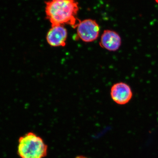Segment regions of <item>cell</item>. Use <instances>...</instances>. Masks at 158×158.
I'll use <instances>...</instances> for the list:
<instances>
[{
	"mask_svg": "<svg viewBox=\"0 0 158 158\" xmlns=\"http://www.w3.org/2000/svg\"><path fill=\"white\" fill-rule=\"evenodd\" d=\"M68 36V32L64 26H52L48 32L46 40L49 45L53 47H64Z\"/></svg>",
	"mask_w": 158,
	"mask_h": 158,
	"instance_id": "5",
	"label": "cell"
},
{
	"mask_svg": "<svg viewBox=\"0 0 158 158\" xmlns=\"http://www.w3.org/2000/svg\"><path fill=\"white\" fill-rule=\"evenodd\" d=\"M45 14L52 26L69 25L76 28L80 21L76 0H48L45 3Z\"/></svg>",
	"mask_w": 158,
	"mask_h": 158,
	"instance_id": "1",
	"label": "cell"
},
{
	"mask_svg": "<svg viewBox=\"0 0 158 158\" xmlns=\"http://www.w3.org/2000/svg\"><path fill=\"white\" fill-rule=\"evenodd\" d=\"M111 98L113 101L118 105H125L131 100L133 96L132 91L129 86L123 82L116 83L111 89Z\"/></svg>",
	"mask_w": 158,
	"mask_h": 158,
	"instance_id": "4",
	"label": "cell"
},
{
	"mask_svg": "<svg viewBox=\"0 0 158 158\" xmlns=\"http://www.w3.org/2000/svg\"><path fill=\"white\" fill-rule=\"evenodd\" d=\"M121 42V37L117 32L107 30L104 31L102 34L99 44L102 48L115 52L119 48Z\"/></svg>",
	"mask_w": 158,
	"mask_h": 158,
	"instance_id": "6",
	"label": "cell"
},
{
	"mask_svg": "<svg viewBox=\"0 0 158 158\" xmlns=\"http://www.w3.org/2000/svg\"><path fill=\"white\" fill-rule=\"evenodd\" d=\"M87 158L85 157L82 156H79L77 157V158Z\"/></svg>",
	"mask_w": 158,
	"mask_h": 158,
	"instance_id": "7",
	"label": "cell"
},
{
	"mask_svg": "<svg viewBox=\"0 0 158 158\" xmlns=\"http://www.w3.org/2000/svg\"><path fill=\"white\" fill-rule=\"evenodd\" d=\"M47 152V145L35 133H27L19 139L18 154L20 158H44Z\"/></svg>",
	"mask_w": 158,
	"mask_h": 158,
	"instance_id": "2",
	"label": "cell"
},
{
	"mask_svg": "<svg viewBox=\"0 0 158 158\" xmlns=\"http://www.w3.org/2000/svg\"><path fill=\"white\" fill-rule=\"evenodd\" d=\"M77 37L85 42L96 40L100 33V27L96 21L86 19L80 21L76 28Z\"/></svg>",
	"mask_w": 158,
	"mask_h": 158,
	"instance_id": "3",
	"label": "cell"
}]
</instances>
